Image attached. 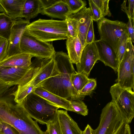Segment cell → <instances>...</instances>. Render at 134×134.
I'll use <instances>...</instances> for the list:
<instances>
[{
	"mask_svg": "<svg viewBox=\"0 0 134 134\" xmlns=\"http://www.w3.org/2000/svg\"><path fill=\"white\" fill-rule=\"evenodd\" d=\"M129 124L126 121H124L113 134H126Z\"/></svg>",
	"mask_w": 134,
	"mask_h": 134,
	"instance_id": "obj_38",
	"label": "cell"
},
{
	"mask_svg": "<svg viewBox=\"0 0 134 134\" xmlns=\"http://www.w3.org/2000/svg\"><path fill=\"white\" fill-rule=\"evenodd\" d=\"M21 103L32 118L42 125H46L52 120L59 108L33 92Z\"/></svg>",
	"mask_w": 134,
	"mask_h": 134,
	"instance_id": "obj_3",
	"label": "cell"
},
{
	"mask_svg": "<svg viewBox=\"0 0 134 134\" xmlns=\"http://www.w3.org/2000/svg\"><path fill=\"white\" fill-rule=\"evenodd\" d=\"M134 47L130 38L118 71L117 83L126 88H134Z\"/></svg>",
	"mask_w": 134,
	"mask_h": 134,
	"instance_id": "obj_9",
	"label": "cell"
},
{
	"mask_svg": "<svg viewBox=\"0 0 134 134\" xmlns=\"http://www.w3.org/2000/svg\"><path fill=\"white\" fill-rule=\"evenodd\" d=\"M60 73L52 57L42 67L32 79L27 83L36 87L46 79Z\"/></svg>",
	"mask_w": 134,
	"mask_h": 134,
	"instance_id": "obj_16",
	"label": "cell"
},
{
	"mask_svg": "<svg viewBox=\"0 0 134 134\" xmlns=\"http://www.w3.org/2000/svg\"><path fill=\"white\" fill-rule=\"evenodd\" d=\"M57 114L62 134H82V131L67 110H58Z\"/></svg>",
	"mask_w": 134,
	"mask_h": 134,
	"instance_id": "obj_18",
	"label": "cell"
},
{
	"mask_svg": "<svg viewBox=\"0 0 134 134\" xmlns=\"http://www.w3.org/2000/svg\"><path fill=\"white\" fill-rule=\"evenodd\" d=\"M16 89L14 86L0 97V122L9 124L19 134H45L22 104L14 100L12 93Z\"/></svg>",
	"mask_w": 134,
	"mask_h": 134,
	"instance_id": "obj_1",
	"label": "cell"
},
{
	"mask_svg": "<svg viewBox=\"0 0 134 134\" xmlns=\"http://www.w3.org/2000/svg\"><path fill=\"white\" fill-rule=\"evenodd\" d=\"M93 2L100 10L103 16H107L110 17L111 14L109 8L110 0H92Z\"/></svg>",
	"mask_w": 134,
	"mask_h": 134,
	"instance_id": "obj_32",
	"label": "cell"
},
{
	"mask_svg": "<svg viewBox=\"0 0 134 134\" xmlns=\"http://www.w3.org/2000/svg\"><path fill=\"white\" fill-rule=\"evenodd\" d=\"M15 20L4 13H0V38L9 40Z\"/></svg>",
	"mask_w": 134,
	"mask_h": 134,
	"instance_id": "obj_23",
	"label": "cell"
},
{
	"mask_svg": "<svg viewBox=\"0 0 134 134\" xmlns=\"http://www.w3.org/2000/svg\"><path fill=\"white\" fill-rule=\"evenodd\" d=\"M58 0H41L43 9L47 8L54 4Z\"/></svg>",
	"mask_w": 134,
	"mask_h": 134,
	"instance_id": "obj_41",
	"label": "cell"
},
{
	"mask_svg": "<svg viewBox=\"0 0 134 134\" xmlns=\"http://www.w3.org/2000/svg\"><path fill=\"white\" fill-rule=\"evenodd\" d=\"M66 45L68 55L71 63L76 65L79 63L83 49L78 35L75 37H68Z\"/></svg>",
	"mask_w": 134,
	"mask_h": 134,
	"instance_id": "obj_21",
	"label": "cell"
},
{
	"mask_svg": "<svg viewBox=\"0 0 134 134\" xmlns=\"http://www.w3.org/2000/svg\"><path fill=\"white\" fill-rule=\"evenodd\" d=\"M25 31L36 38L44 42L66 40L68 37L65 20L40 19L30 23Z\"/></svg>",
	"mask_w": 134,
	"mask_h": 134,
	"instance_id": "obj_2",
	"label": "cell"
},
{
	"mask_svg": "<svg viewBox=\"0 0 134 134\" xmlns=\"http://www.w3.org/2000/svg\"><path fill=\"white\" fill-rule=\"evenodd\" d=\"M68 5L71 15L75 14L86 7V2L82 0H63Z\"/></svg>",
	"mask_w": 134,
	"mask_h": 134,
	"instance_id": "obj_29",
	"label": "cell"
},
{
	"mask_svg": "<svg viewBox=\"0 0 134 134\" xmlns=\"http://www.w3.org/2000/svg\"><path fill=\"white\" fill-rule=\"evenodd\" d=\"M43 9L41 0H26L22 10L23 18L30 20L40 13Z\"/></svg>",
	"mask_w": 134,
	"mask_h": 134,
	"instance_id": "obj_22",
	"label": "cell"
},
{
	"mask_svg": "<svg viewBox=\"0 0 134 134\" xmlns=\"http://www.w3.org/2000/svg\"><path fill=\"white\" fill-rule=\"evenodd\" d=\"M31 55L20 53L9 57L0 62V66L9 67H17L26 68L32 64Z\"/></svg>",
	"mask_w": 134,
	"mask_h": 134,
	"instance_id": "obj_20",
	"label": "cell"
},
{
	"mask_svg": "<svg viewBox=\"0 0 134 134\" xmlns=\"http://www.w3.org/2000/svg\"><path fill=\"white\" fill-rule=\"evenodd\" d=\"M9 41L0 38V62L7 57Z\"/></svg>",
	"mask_w": 134,
	"mask_h": 134,
	"instance_id": "obj_34",
	"label": "cell"
},
{
	"mask_svg": "<svg viewBox=\"0 0 134 134\" xmlns=\"http://www.w3.org/2000/svg\"><path fill=\"white\" fill-rule=\"evenodd\" d=\"M43 65L41 60L35 58L27 68L0 66V79L10 87L22 85L30 82Z\"/></svg>",
	"mask_w": 134,
	"mask_h": 134,
	"instance_id": "obj_4",
	"label": "cell"
},
{
	"mask_svg": "<svg viewBox=\"0 0 134 134\" xmlns=\"http://www.w3.org/2000/svg\"><path fill=\"white\" fill-rule=\"evenodd\" d=\"M36 87L27 83L22 85H18L16 90L12 93L14 97V100L20 104L29 94L33 92Z\"/></svg>",
	"mask_w": 134,
	"mask_h": 134,
	"instance_id": "obj_24",
	"label": "cell"
},
{
	"mask_svg": "<svg viewBox=\"0 0 134 134\" xmlns=\"http://www.w3.org/2000/svg\"><path fill=\"white\" fill-rule=\"evenodd\" d=\"M126 134H131V129L129 125L127 127Z\"/></svg>",
	"mask_w": 134,
	"mask_h": 134,
	"instance_id": "obj_44",
	"label": "cell"
},
{
	"mask_svg": "<svg viewBox=\"0 0 134 134\" xmlns=\"http://www.w3.org/2000/svg\"><path fill=\"white\" fill-rule=\"evenodd\" d=\"M1 124V122H0V125Z\"/></svg>",
	"mask_w": 134,
	"mask_h": 134,
	"instance_id": "obj_45",
	"label": "cell"
},
{
	"mask_svg": "<svg viewBox=\"0 0 134 134\" xmlns=\"http://www.w3.org/2000/svg\"><path fill=\"white\" fill-rule=\"evenodd\" d=\"M20 49L21 53L42 58H52L56 52L52 43L39 40L25 30L21 40Z\"/></svg>",
	"mask_w": 134,
	"mask_h": 134,
	"instance_id": "obj_8",
	"label": "cell"
},
{
	"mask_svg": "<svg viewBox=\"0 0 134 134\" xmlns=\"http://www.w3.org/2000/svg\"><path fill=\"white\" fill-rule=\"evenodd\" d=\"M110 93L112 101L118 103L130 123L134 117L133 90L123 87L116 83L111 87Z\"/></svg>",
	"mask_w": 134,
	"mask_h": 134,
	"instance_id": "obj_10",
	"label": "cell"
},
{
	"mask_svg": "<svg viewBox=\"0 0 134 134\" xmlns=\"http://www.w3.org/2000/svg\"><path fill=\"white\" fill-rule=\"evenodd\" d=\"M99 40L109 45L116 55L120 39L127 29L126 24L118 20L113 21L104 18L97 22Z\"/></svg>",
	"mask_w": 134,
	"mask_h": 134,
	"instance_id": "obj_7",
	"label": "cell"
},
{
	"mask_svg": "<svg viewBox=\"0 0 134 134\" xmlns=\"http://www.w3.org/2000/svg\"><path fill=\"white\" fill-rule=\"evenodd\" d=\"M68 37H75L78 35V22L71 15L66 19Z\"/></svg>",
	"mask_w": 134,
	"mask_h": 134,
	"instance_id": "obj_30",
	"label": "cell"
},
{
	"mask_svg": "<svg viewBox=\"0 0 134 134\" xmlns=\"http://www.w3.org/2000/svg\"><path fill=\"white\" fill-rule=\"evenodd\" d=\"M0 79V97L5 93L11 87Z\"/></svg>",
	"mask_w": 134,
	"mask_h": 134,
	"instance_id": "obj_40",
	"label": "cell"
},
{
	"mask_svg": "<svg viewBox=\"0 0 134 134\" xmlns=\"http://www.w3.org/2000/svg\"><path fill=\"white\" fill-rule=\"evenodd\" d=\"M129 37L127 30L122 35L119 41L116 55L119 64L125 52Z\"/></svg>",
	"mask_w": 134,
	"mask_h": 134,
	"instance_id": "obj_26",
	"label": "cell"
},
{
	"mask_svg": "<svg viewBox=\"0 0 134 134\" xmlns=\"http://www.w3.org/2000/svg\"><path fill=\"white\" fill-rule=\"evenodd\" d=\"M90 78L87 75L76 71L71 74V76L72 85L79 95V92L88 82Z\"/></svg>",
	"mask_w": 134,
	"mask_h": 134,
	"instance_id": "obj_25",
	"label": "cell"
},
{
	"mask_svg": "<svg viewBox=\"0 0 134 134\" xmlns=\"http://www.w3.org/2000/svg\"><path fill=\"white\" fill-rule=\"evenodd\" d=\"M99 57V60L105 66L117 72L119 63L116 55L112 48L105 42L99 40L94 41Z\"/></svg>",
	"mask_w": 134,
	"mask_h": 134,
	"instance_id": "obj_13",
	"label": "cell"
},
{
	"mask_svg": "<svg viewBox=\"0 0 134 134\" xmlns=\"http://www.w3.org/2000/svg\"><path fill=\"white\" fill-rule=\"evenodd\" d=\"M26 0H0V12L14 20L22 19V12Z\"/></svg>",
	"mask_w": 134,
	"mask_h": 134,
	"instance_id": "obj_15",
	"label": "cell"
},
{
	"mask_svg": "<svg viewBox=\"0 0 134 134\" xmlns=\"http://www.w3.org/2000/svg\"><path fill=\"white\" fill-rule=\"evenodd\" d=\"M45 134H62L60 124L57 114L46 124Z\"/></svg>",
	"mask_w": 134,
	"mask_h": 134,
	"instance_id": "obj_28",
	"label": "cell"
},
{
	"mask_svg": "<svg viewBox=\"0 0 134 134\" xmlns=\"http://www.w3.org/2000/svg\"><path fill=\"white\" fill-rule=\"evenodd\" d=\"M129 5L127 7L129 17L134 21V0H128Z\"/></svg>",
	"mask_w": 134,
	"mask_h": 134,
	"instance_id": "obj_39",
	"label": "cell"
},
{
	"mask_svg": "<svg viewBox=\"0 0 134 134\" xmlns=\"http://www.w3.org/2000/svg\"><path fill=\"white\" fill-rule=\"evenodd\" d=\"M30 23V20L25 19H21L15 20L9 40L6 58L21 53L20 44L21 38L27 26Z\"/></svg>",
	"mask_w": 134,
	"mask_h": 134,
	"instance_id": "obj_12",
	"label": "cell"
},
{
	"mask_svg": "<svg viewBox=\"0 0 134 134\" xmlns=\"http://www.w3.org/2000/svg\"><path fill=\"white\" fill-rule=\"evenodd\" d=\"M93 130L90 125L87 124L84 131H82V134H93Z\"/></svg>",
	"mask_w": 134,
	"mask_h": 134,
	"instance_id": "obj_42",
	"label": "cell"
},
{
	"mask_svg": "<svg viewBox=\"0 0 134 134\" xmlns=\"http://www.w3.org/2000/svg\"><path fill=\"white\" fill-rule=\"evenodd\" d=\"M33 92L59 108L73 112L70 101L50 92L40 86L36 87Z\"/></svg>",
	"mask_w": 134,
	"mask_h": 134,
	"instance_id": "obj_17",
	"label": "cell"
},
{
	"mask_svg": "<svg viewBox=\"0 0 134 134\" xmlns=\"http://www.w3.org/2000/svg\"><path fill=\"white\" fill-rule=\"evenodd\" d=\"M78 22V36L83 49L85 46L87 33L92 19V14L90 7H85L77 13L71 15Z\"/></svg>",
	"mask_w": 134,
	"mask_h": 134,
	"instance_id": "obj_14",
	"label": "cell"
},
{
	"mask_svg": "<svg viewBox=\"0 0 134 134\" xmlns=\"http://www.w3.org/2000/svg\"><path fill=\"white\" fill-rule=\"evenodd\" d=\"M128 21L126 24V27L129 37L132 43L134 42V21L130 18H128Z\"/></svg>",
	"mask_w": 134,
	"mask_h": 134,
	"instance_id": "obj_37",
	"label": "cell"
},
{
	"mask_svg": "<svg viewBox=\"0 0 134 134\" xmlns=\"http://www.w3.org/2000/svg\"><path fill=\"white\" fill-rule=\"evenodd\" d=\"M70 102L73 112L84 116L88 114V109L87 105L82 100L70 99H68Z\"/></svg>",
	"mask_w": 134,
	"mask_h": 134,
	"instance_id": "obj_27",
	"label": "cell"
},
{
	"mask_svg": "<svg viewBox=\"0 0 134 134\" xmlns=\"http://www.w3.org/2000/svg\"><path fill=\"white\" fill-rule=\"evenodd\" d=\"M96 86L97 82L96 79H90L89 81L79 92V95L83 100V99L86 96L90 94Z\"/></svg>",
	"mask_w": 134,
	"mask_h": 134,
	"instance_id": "obj_31",
	"label": "cell"
},
{
	"mask_svg": "<svg viewBox=\"0 0 134 134\" xmlns=\"http://www.w3.org/2000/svg\"><path fill=\"white\" fill-rule=\"evenodd\" d=\"M89 4L92 14V19L93 21H97L104 17L99 8L93 2L92 0H88Z\"/></svg>",
	"mask_w": 134,
	"mask_h": 134,
	"instance_id": "obj_33",
	"label": "cell"
},
{
	"mask_svg": "<svg viewBox=\"0 0 134 134\" xmlns=\"http://www.w3.org/2000/svg\"><path fill=\"white\" fill-rule=\"evenodd\" d=\"M95 41L93 26V21L92 20L91 22L87 33L85 46L94 42Z\"/></svg>",
	"mask_w": 134,
	"mask_h": 134,
	"instance_id": "obj_36",
	"label": "cell"
},
{
	"mask_svg": "<svg viewBox=\"0 0 134 134\" xmlns=\"http://www.w3.org/2000/svg\"><path fill=\"white\" fill-rule=\"evenodd\" d=\"M99 57L94 42L86 45L84 47L79 63L76 64L77 72L88 76Z\"/></svg>",
	"mask_w": 134,
	"mask_h": 134,
	"instance_id": "obj_11",
	"label": "cell"
},
{
	"mask_svg": "<svg viewBox=\"0 0 134 134\" xmlns=\"http://www.w3.org/2000/svg\"><path fill=\"white\" fill-rule=\"evenodd\" d=\"M71 75L67 73L60 72L59 74L46 79L37 86H41L49 92L66 99H73L82 100L72 85Z\"/></svg>",
	"mask_w": 134,
	"mask_h": 134,
	"instance_id": "obj_6",
	"label": "cell"
},
{
	"mask_svg": "<svg viewBox=\"0 0 134 134\" xmlns=\"http://www.w3.org/2000/svg\"><path fill=\"white\" fill-rule=\"evenodd\" d=\"M9 124L2 122L0 125V134H19L17 131Z\"/></svg>",
	"mask_w": 134,
	"mask_h": 134,
	"instance_id": "obj_35",
	"label": "cell"
},
{
	"mask_svg": "<svg viewBox=\"0 0 134 134\" xmlns=\"http://www.w3.org/2000/svg\"><path fill=\"white\" fill-rule=\"evenodd\" d=\"M40 13L62 20H65L69 16L71 15L68 5L62 0H58L52 5L43 9Z\"/></svg>",
	"mask_w": 134,
	"mask_h": 134,
	"instance_id": "obj_19",
	"label": "cell"
},
{
	"mask_svg": "<svg viewBox=\"0 0 134 134\" xmlns=\"http://www.w3.org/2000/svg\"><path fill=\"white\" fill-rule=\"evenodd\" d=\"M124 121L127 122L121 109L111 100L102 109L99 124L93 134H113Z\"/></svg>",
	"mask_w": 134,
	"mask_h": 134,
	"instance_id": "obj_5",
	"label": "cell"
},
{
	"mask_svg": "<svg viewBox=\"0 0 134 134\" xmlns=\"http://www.w3.org/2000/svg\"><path fill=\"white\" fill-rule=\"evenodd\" d=\"M127 1V0H124V1L123 3L121 5V10L126 14L128 18H129L130 17L128 10V8L126 5Z\"/></svg>",
	"mask_w": 134,
	"mask_h": 134,
	"instance_id": "obj_43",
	"label": "cell"
}]
</instances>
